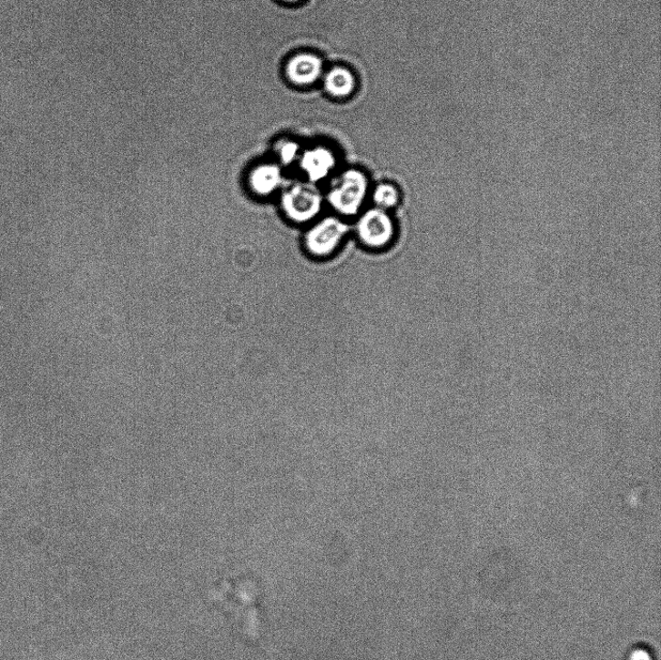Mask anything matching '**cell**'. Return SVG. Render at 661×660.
<instances>
[{
  "mask_svg": "<svg viewBox=\"0 0 661 660\" xmlns=\"http://www.w3.org/2000/svg\"><path fill=\"white\" fill-rule=\"evenodd\" d=\"M368 191V178L357 168H350L330 188L328 199L330 206L343 215H355L363 205Z\"/></svg>",
  "mask_w": 661,
  "mask_h": 660,
  "instance_id": "cell-1",
  "label": "cell"
},
{
  "mask_svg": "<svg viewBox=\"0 0 661 660\" xmlns=\"http://www.w3.org/2000/svg\"><path fill=\"white\" fill-rule=\"evenodd\" d=\"M322 204L320 193L310 184L297 183L282 196V208L288 218L297 223L314 219Z\"/></svg>",
  "mask_w": 661,
  "mask_h": 660,
  "instance_id": "cell-2",
  "label": "cell"
},
{
  "mask_svg": "<svg viewBox=\"0 0 661 660\" xmlns=\"http://www.w3.org/2000/svg\"><path fill=\"white\" fill-rule=\"evenodd\" d=\"M349 232V226L335 218L320 220L307 232L305 247L316 257H327L332 254L341 244Z\"/></svg>",
  "mask_w": 661,
  "mask_h": 660,
  "instance_id": "cell-3",
  "label": "cell"
},
{
  "mask_svg": "<svg viewBox=\"0 0 661 660\" xmlns=\"http://www.w3.org/2000/svg\"><path fill=\"white\" fill-rule=\"evenodd\" d=\"M358 235L368 248L381 249L392 240L394 225L386 210L369 209L359 220Z\"/></svg>",
  "mask_w": 661,
  "mask_h": 660,
  "instance_id": "cell-4",
  "label": "cell"
},
{
  "mask_svg": "<svg viewBox=\"0 0 661 660\" xmlns=\"http://www.w3.org/2000/svg\"><path fill=\"white\" fill-rule=\"evenodd\" d=\"M300 165L302 172L312 182L325 179L336 166V157L330 148L317 147L306 150L300 157Z\"/></svg>",
  "mask_w": 661,
  "mask_h": 660,
  "instance_id": "cell-5",
  "label": "cell"
},
{
  "mask_svg": "<svg viewBox=\"0 0 661 660\" xmlns=\"http://www.w3.org/2000/svg\"><path fill=\"white\" fill-rule=\"evenodd\" d=\"M282 179L281 168L278 165L259 164L252 168L249 176V187L254 194L266 197L280 188Z\"/></svg>",
  "mask_w": 661,
  "mask_h": 660,
  "instance_id": "cell-6",
  "label": "cell"
},
{
  "mask_svg": "<svg viewBox=\"0 0 661 660\" xmlns=\"http://www.w3.org/2000/svg\"><path fill=\"white\" fill-rule=\"evenodd\" d=\"M322 69L321 60L310 54H301L291 58L287 74L289 79L297 85H310L320 76Z\"/></svg>",
  "mask_w": 661,
  "mask_h": 660,
  "instance_id": "cell-7",
  "label": "cell"
},
{
  "mask_svg": "<svg viewBox=\"0 0 661 660\" xmlns=\"http://www.w3.org/2000/svg\"><path fill=\"white\" fill-rule=\"evenodd\" d=\"M325 86L330 95L344 97L349 96L355 87V79L347 69L334 68L327 74Z\"/></svg>",
  "mask_w": 661,
  "mask_h": 660,
  "instance_id": "cell-8",
  "label": "cell"
},
{
  "mask_svg": "<svg viewBox=\"0 0 661 660\" xmlns=\"http://www.w3.org/2000/svg\"><path fill=\"white\" fill-rule=\"evenodd\" d=\"M373 198L379 208L388 209L397 205L399 192L392 184L381 183L376 188Z\"/></svg>",
  "mask_w": 661,
  "mask_h": 660,
  "instance_id": "cell-9",
  "label": "cell"
},
{
  "mask_svg": "<svg viewBox=\"0 0 661 660\" xmlns=\"http://www.w3.org/2000/svg\"><path fill=\"white\" fill-rule=\"evenodd\" d=\"M299 155V146L294 142L282 143L279 147V156L285 165L293 163Z\"/></svg>",
  "mask_w": 661,
  "mask_h": 660,
  "instance_id": "cell-10",
  "label": "cell"
},
{
  "mask_svg": "<svg viewBox=\"0 0 661 660\" xmlns=\"http://www.w3.org/2000/svg\"><path fill=\"white\" fill-rule=\"evenodd\" d=\"M626 660H655V655L653 651L645 645H636L628 651Z\"/></svg>",
  "mask_w": 661,
  "mask_h": 660,
  "instance_id": "cell-11",
  "label": "cell"
},
{
  "mask_svg": "<svg viewBox=\"0 0 661 660\" xmlns=\"http://www.w3.org/2000/svg\"><path fill=\"white\" fill-rule=\"evenodd\" d=\"M287 2L294 3V2H298V0H287Z\"/></svg>",
  "mask_w": 661,
  "mask_h": 660,
  "instance_id": "cell-12",
  "label": "cell"
}]
</instances>
